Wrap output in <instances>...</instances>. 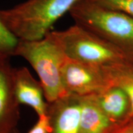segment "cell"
<instances>
[{
  "mask_svg": "<svg viewBox=\"0 0 133 133\" xmlns=\"http://www.w3.org/2000/svg\"><path fill=\"white\" fill-rule=\"evenodd\" d=\"M81 0H26L8 9L0 10V18L19 40L40 39L53 24Z\"/></svg>",
  "mask_w": 133,
  "mask_h": 133,
  "instance_id": "1",
  "label": "cell"
},
{
  "mask_svg": "<svg viewBox=\"0 0 133 133\" xmlns=\"http://www.w3.org/2000/svg\"><path fill=\"white\" fill-rule=\"evenodd\" d=\"M75 24L113 44L133 61V17L81 0L69 11Z\"/></svg>",
  "mask_w": 133,
  "mask_h": 133,
  "instance_id": "2",
  "label": "cell"
},
{
  "mask_svg": "<svg viewBox=\"0 0 133 133\" xmlns=\"http://www.w3.org/2000/svg\"><path fill=\"white\" fill-rule=\"evenodd\" d=\"M14 56L24 58L35 70L48 103L68 95L61 78V69L66 57L51 31L40 39H19Z\"/></svg>",
  "mask_w": 133,
  "mask_h": 133,
  "instance_id": "3",
  "label": "cell"
},
{
  "mask_svg": "<svg viewBox=\"0 0 133 133\" xmlns=\"http://www.w3.org/2000/svg\"><path fill=\"white\" fill-rule=\"evenodd\" d=\"M51 32L69 59L100 68L133 64L118 48L78 25Z\"/></svg>",
  "mask_w": 133,
  "mask_h": 133,
  "instance_id": "4",
  "label": "cell"
},
{
  "mask_svg": "<svg viewBox=\"0 0 133 133\" xmlns=\"http://www.w3.org/2000/svg\"><path fill=\"white\" fill-rule=\"evenodd\" d=\"M63 86L68 95L96 94L112 86L102 68L66 59L61 69Z\"/></svg>",
  "mask_w": 133,
  "mask_h": 133,
  "instance_id": "5",
  "label": "cell"
},
{
  "mask_svg": "<svg viewBox=\"0 0 133 133\" xmlns=\"http://www.w3.org/2000/svg\"><path fill=\"white\" fill-rule=\"evenodd\" d=\"M14 69L9 59H0V133H7L20 116L14 88Z\"/></svg>",
  "mask_w": 133,
  "mask_h": 133,
  "instance_id": "6",
  "label": "cell"
},
{
  "mask_svg": "<svg viewBox=\"0 0 133 133\" xmlns=\"http://www.w3.org/2000/svg\"><path fill=\"white\" fill-rule=\"evenodd\" d=\"M48 114L52 133H79L81 118L79 96L67 95L48 103Z\"/></svg>",
  "mask_w": 133,
  "mask_h": 133,
  "instance_id": "7",
  "label": "cell"
},
{
  "mask_svg": "<svg viewBox=\"0 0 133 133\" xmlns=\"http://www.w3.org/2000/svg\"><path fill=\"white\" fill-rule=\"evenodd\" d=\"M14 88L20 105L30 106L38 116L47 114L48 103L45 101L41 83L33 77L25 66L14 69Z\"/></svg>",
  "mask_w": 133,
  "mask_h": 133,
  "instance_id": "8",
  "label": "cell"
},
{
  "mask_svg": "<svg viewBox=\"0 0 133 133\" xmlns=\"http://www.w3.org/2000/svg\"><path fill=\"white\" fill-rule=\"evenodd\" d=\"M94 95L100 108L114 124L126 123L130 102L122 89L112 86Z\"/></svg>",
  "mask_w": 133,
  "mask_h": 133,
  "instance_id": "9",
  "label": "cell"
},
{
  "mask_svg": "<svg viewBox=\"0 0 133 133\" xmlns=\"http://www.w3.org/2000/svg\"><path fill=\"white\" fill-rule=\"evenodd\" d=\"M80 99L79 133H105L114 123L100 108L95 95L82 96Z\"/></svg>",
  "mask_w": 133,
  "mask_h": 133,
  "instance_id": "10",
  "label": "cell"
},
{
  "mask_svg": "<svg viewBox=\"0 0 133 133\" xmlns=\"http://www.w3.org/2000/svg\"><path fill=\"white\" fill-rule=\"evenodd\" d=\"M111 85L122 89L129 98L130 109L126 123L133 119V64H122L102 68Z\"/></svg>",
  "mask_w": 133,
  "mask_h": 133,
  "instance_id": "11",
  "label": "cell"
},
{
  "mask_svg": "<svg viewBox=\"0 0 133 133\" xmlns=\"http://www.w3.org/2000/svg\"><path fill=\"white\" fill-rule=\"evenodd\" d=\"M19 39L10 31L0 18V59H10L14 52Z\"/></svg>",
  "mask_w": 133,
  "mask_h": 133,
  "instance_id": "12",
  "label": "cell"
},
{
  "mask_svg": "<svg viewBox=\"0 0 133 133\" xmlns=\"http://www.w3.org/2000/svg\"><path fill=\"white\" fill-rule=\"evenodd\" d=\"M107 9L119 11L133 17V0H91Z\"/></svg>",
  "mask_w": 133,
  "mask_h": 133,
  "instance_id": "13",
  "label": "cell"
},
{
  "mask_svg": "<svg viewBox=\"0 0 133 133\" xmlns=\"http://www.w3.org/2000/svg\"><path fill=\"white\" fill-rule=\"evenodd\" d=\"M51 131V119L47 113L38 116V121L28 133H50Z\"/></svg>",
  "mask_w": 133,
  "mask_h": 133,
  "instance_id": "14",
  "label": "cell"
},
{
  "mask_svg": "<svg viewBox=\"0 0 133 133\" xmlns=\"http://www.w3.org/2000/svg\"><path fill=\"white\" fill-rule=\"evenodd\" d=\"M127 126H124L115 133H133V119L128 121Z\"/></svg>",
  "mask_w": 133,
  "mask_h": 133,
  "instance_id": "15",
  "label": "cell"
}]
</instances>
